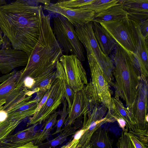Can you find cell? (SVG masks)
I'll list each match as a JSON object with an SVG mask.
<instances>
[{"label":"cell","instance_id":"obj_23","mask_svg":"<svg viewBox=\"0 0 148 148\" xmlns=\"http://www.w3.org/2000/svg\"><path fill=\"white\" fill-rule=\"evenodd\" d=\"M18 73L14 74L0 84V100L4 99L15 88Z\"/></svg>","mask_w":148,"mask_h":148},{"label":"cell","instance_id":"obj_25","mask_svg":"<svg viewBox=\"0 0 148 148\" xmlns=\"http://www.w3.org/2000/svg\"><path fill=\"white\" fill-rule=\"evenodd\" d=\"M75 130L71 125H66L62 129L60 135L49 143L51 146L55 147L62 143L66 139L67 137L75 133Z\"/></svg>","mask_w":148,"mask_h":148},{"label":"cell","instance_id":"obj_20","mask_svg":"<svg viewBox=\"0 0 148 148\" xmlns=\"http://www.w3.org/2000/svg\"><path fill=\"white\" fill-rule=\"evenodd\" d=\"M113 141L109 136L106 130L101 126L94 133L90 140L92 148H113Z\"/></svg>","mask_w":148,"mask_h":148},{"label":"cell","instance_id":"obj_15","mask_svg":"<svg viewBox=\"0 0 148 148\" xmlns=\"http://www.w3.org/2000/svg\"><path fill=\"white\" fill-rule=\"evenodd\" d=\"M130 21L133 29L136 42V52L135 54L136 58L141 75L147 78L148 40H146L142 34L138 23L130 20Z\"/></svg>","mask_w":148,"mask_h":148},{"label":"cell","instance_id":"obj_11","mask_svg":"<svg viewBox=\"0 0 148 148\" xmlns=\"http://www.w3.org/2000/svg\"><path fill=\"white\" fill-rule=\"evenodd\" d=\"M85 7V6H84ZM84 7L76 8H67L50 3L44 5L43 9L50 13L60 14L67 19L74 27L92 22L95 13Z\"/></svg>","mask_w":148,"mask_h":148},{"label":"cell","instance_id":"obj_1","mask_svg":"<svg viewBox=\"0 0 148 148\" xmlns=\"http://www.w3.org/2000/svg\"><path fill=\"white\" fill-rule=\"evenodd\" d=\"M39 0H17L0 7V29L12 47L28 58L40 34L43 6Z\"/></svg>","mask_w":148,"mask_h":148},{"label":"cell","instance_id":"obj_24","mask_svg":"<svg viewBox=\"0 0 148 148\" xmlns=\"http://www.w3.org/2000/svg\"><path fill=\"white\" fill-rule=\"evenodd\" d=\"M94 0H59L54 4L57 6L67 8H82L91 4Z\"/></svg>","mask_w":148,"mask_h":148},{"label":"cell","instance_id":"obj_3","mask_svg":"<svg viewBox=\"0 0 148 148\" xmlns=\"http://www.w3.org/2000/svg\"><path fill=\"white\" fill-rule=\"evenodd\" d=\"M135 54L117 44L114 57V97L123 99L128 109L132 104L141 78Z\"/></svg>","mask_w":148,"mask_h":148},{"label":"cell","instance_id":"obj_7","mask_svg":"<svg viewBox=\"0 0 148 148\" xmlns=\"http://www.w3.org/2000/svg\"><path fill=\"white\" fill-rule=\"evenodd\" d=\"M56 76L64 81L75 92L88 84L81 62L73 55H62L56 65Z\"/></svg>","mask_w":148,"mask_h":148},{"label":"cell","instance_id":"obj_21","mask_svg":"<svg viewBox=\"0 0 148 148\" xmlns=\"http://www.w3.org/2000/svg\"><path fill=\"white\" fill-rule=\"evenodd\" d=\"M59 113L58 112L56 111L45 121V127L43 130L41 132L38 133L37 139L35 141V145L41 143L48 137L53 127L57 122V119Z\"/></svg>","mask_w":148,"mask_h":148},{"label":"cell","instance_id":"obj_29","mask_svg":"<svg viewBox=\"0 0 148 148\" xmlns=\"http://www.w3.org/2000/svg\"><path fill=\"white\" fill-rule=\"evenodd\" d=\"M135 136L146 147L148 146V130H140L135 129L133 132H129Z\"/></svg>","mask_w":148,"mask_h":148},{"label":"cell","instance_id":"obj_2","mask_svg":"<svg viewBox=\"0 0 148 148\" xmlns=\"http://www.w3.org/2000/svg\"><path fill=\"white\" fill-rule=\"evenodd\" d=\"M50 17V14L45 15L42 11L39 37L20 76V81L27 77L34 80L53 72L63 55L51 26Z\"/></svg>","mask_w":148,"mask_h":148},{"label":"cell","instance_id":"obj_6","mask_svg":"<svg viewBox=\"0 0 148 148\" xmlns=\"http://www.w3.org/2000/svg\"><path fill=\"white\" fill-rule=\"evenodd\" d=\"M87 56L91 81L85 86L86 91L92 102L102 104L109 110L112 106L110 86L95 58L91 54Z\"/></svg>","mask_w":148,"mask_h":148},{"label":"cell","instance_id":"obj_32","mask_svg":"<svg viewBox=\"0 0 148 148\" xmlns=\"http://www.w3.org/2000/svg\"><path fill=\"white\" fill-rule=\"evenodd\" d=\"M23 83L25 86L30 89V91L32 92V90L34 84V79L31 77H27L24 79Z\"/></svg>","mask_w":148,"mask_h":148},{"label":"cell","instance_id":"obj_38","mask_svg":"<svg viewBox=\"0 0 148 148\" xmlns=\"http://www.w3.org/2000/svg\"><path fill=\"white\" fill-rule=\"evenodd\" d=\"M7 3L5 0H0V7Z\"/></svg>","mask_w":148,"mask_h":148},{"label":"cell","instance_id":"obj_33","mask_svg":"<svg viewBox=\"0 0 148 148\" xmlns=\"http://www.w3.org/2000/svg\"><path fill=\"white\" fill-rule=\"evenodd\" d=\"M80 138V136L79 135L75 134L72 140L69 142L66 145L63 146L60 148H70L76 142L79 141Z\"/></svg>","mask_w":148,"mask_h":148},{"label":"cell","instance_id":"obj_22","mask_svg":"<svg viewBox=\"0 0 148 148\" xmlns=\"http://www.w3.org/2000/svg\"><path fill=\"white\" fill-rule=\"evenodd\" d=\"M118 0H94L90 4L85 7L86 8L93 11L95 14L102 12L108 8L119 4Z\"/></svg>","mask_w":148,"mask_h":148},{"label":"cell","instance_id":"obj_36","mask_svg":"<svg viewBox=\"0 0 148 148\" xmlns=\"http://www.w3.org/2000/svg\"><path fill=\"white\" fill-rule=\"evenodd\" d=\"M7 116V114L5 112L3 111H0V121L4 120Z\"/></svg>","mask_w":148,"mask_h":148},{"label":"cell","instance_id":"obj_26","mask_svg":"<svg viewBox=\"0 0 148 148\" xmlns=\"http://www.w3.org/2000/svg\"><path fill=\"white\" fill-rule=\"evenodd\" d=\"M117 148H135L129 135L128 132L122 131L121 137L116 144Z\"/></svg>","mask_w":148,"mask_h":148},{"label":"cell","instance_id":"obj_19","mask_svg":"<svg viewBox=\"0 0 148 148\" xmlns=\"http://www.w3.org/2000/svg\"><path fill=\"white\" fill-rule=\"evenodd\" d=\"M118 4L127 14L148 13V0H119Z\"/></svg>","mask_w":148,"mask_h":148},{"label":"cell","instance_id":"obj_35","mask_svg":"<svg viewBox=\"0 0 148 148\" xmlns=\"http://www.w3.org/2000/svg\"><path fill=\"white\" fill-rule=\"evenodd\" d=\"M14 73L13 72H12L10 73H9L7 75H5V76H2V77H0V83L3 82L7 79H8L10 76L13 75Z\"/></svg>","mask_w":148,"mask_h":148},{"label":"cell","instance_id":"obj_18","mask_svg":"<svg viewBox=\"0 0 148 148\" xmlns=\"http://www.w3.org/2000/svg\"><path fill=\"white\" fill-rule=\"evenodd\" d=\"M127 17V13L121 5L118 4L95 14L92 21L99 23L119 21Z\"/></svg>","mask_w":148,"mask_h":148},{"label":"cell","instance_id":"obj_13","mask_svg":"<svg viewBox=\"0 0 148 148\" xmlns=\"http://www.w3.org/2000/svg\"><path fill=\"white\" fill-rule=\"evenodd\" d=\"M84 121L82 128L85 130L80 138L76 148H79L90 142L91 137L95 132L104 124L107 123L105 116L99 108L94 107L87 114L84 116Z\"/></svg>","mask_w":148,"mask_h":148},{"label":"cell","instance_id":"obj_16","mask_svg":"<svg viewBox=\"0 0 148 148\" xmlns=\"http://www.w3.org/2000/svg\"><path fill=\"white\" fill-rule=\"evenodd\" d=\"M112 106L108 110L105 116L107 122H114L116 118H121L125 122L129 132H133L135 129V123L128 109L125 108L119 98L112 97Z\"/></svg>","mask_w":148,"mask_h":148},{"label":"cell","instance_id":"obj_40","mask_svg":"<svg viewBox=\"0 0 148 148\" xmlns=\"http://www.w3.org/2000/svg\"><path fill=\"white\" fill-rule=\"evenodd\" d=\"M79 141L76 142L70 148H76L77 145Z\"/></svg>","mask_w":148,"mask_h":148},{"label":"cell","instance_id":"obj_14","mask_svg":"<svg viewBox=\"0 0 148 148\" xmlns=\"http://www.w3.org/2000/svg\"><path fill=\"white\" fill-rule=\"evenodd\" d=\"M95 104L90 100L85 86L81 90L75 92L71 108L64 124V126H71L77 119L87 114Z\"/></svg>","mask_w":148,"mask_h":148},{"label":"cell","instance_id":"obj_17","mask_svg":"<svg viewBox=\"0 0 148 148\" xmlns=\"http://www.w3.org/2000/svg\"><path fill=\"white\" fill-rule=\"evenodd\" d=\"M92 25L94 36L99 47L104 54L108 56L118 44L99 23L92 21Z\"/></svg>","mask_w":148,"mask_h":148},{"label":"cell","instance_id":"obj_10","mask_svg":"<svg viewBox=\"0 0 148 148\" xmlns=\"http://www.w3.org/2000/svg\"><path fill=\"white\" fill-rule=\"evenodd\" d=\"M51 87L50 92L45 103L38 112L30 119L29 125L40 124L45 121L63 103L64 90L62 80L56 77Z\"/></svg>","mask_w":148,"mask_h":148},{"label":"cell","instance_id":"obj_27","mask_svg":"<svg viewBox=\"0 0 148 148\" xmlns=\"http://www.w3.org/2000/svg\"><path fill=\"white\" fill-rule=\"evenodd\" d=\"M63 103V106L61 113L60 117L57 121L56 130L52 135L56 134L61 131V127L64 124L66 117L68 114L67 103L66 99L64 100Z\"/></svg>","mask_w":148,"mask_h":148},{"label":"cell","instance_id":"obj_34","mask_svg":"<svg viewBox=\"0 0 148 148\" xmlns=\"http://www.w3.org/2000/svg\"><path fill=\"white\" fill-rule=\"evenodd\" d=\"M115 121L118 122L120 127L122 128L123 131L128 132V127L125 121L123 119L121 118H116Z\"/></svg>","mask_w":148,"mask_h":148},{"label":"cell","instance_id":"obj_37","mask_svg":"<svg viewBox=\"0 0 148 148\" xmlns=\"http://www.w3.org/2000/svg\"><path fill=\"white\" fill-rule=\"evenodd\" d=\"M79 148H92L90 142L87 145H84Z\"/></svg>","mask_w":148,"mask_h":148},{"label":"cell","instance_id":"obj_28","mask_svg":"<svg viewBox=\"0 0 148 148\" xmlns=\"http://www.w3.org/2000/svg\"><path fill=\"white\" fill-rule=\"evenodd\" d=\"M62 80L64 90V97L68 103V109L69 112L71 108L74 99L75 92L64 81Z\"/></svg>","mask_w":148,"mask_h":148},{"label":"cell","instance_id":"obj_30","mask_svg":"<svg viewBox=\"0 0 148 148\" xmlns=\"http://www.w3.org/2000/svg\"><path fill=\"white\" fill-rule=\"evenodd\" d=\"M138 23L142 34L145 39L148 40V19Z\"/></svg>","mask_w":148,"mask_h":148},{"label":"cell","instance_id":"obj_8","mask_svg":"<svg viewBox=\"0 0 148 148\" xmlns=\"http://www.w3.org/2000/svg\"><path fill=\"white\" fill-rule=\"evenodd\" d=\"M147 78L141 75L138 86L129 112L134 119L135 129L148 130Z\"/></svg>","mask_w":148,"mask_h":148},{"label":"cell","instance_id":"obj_4","mask_svg":"<svg viewBox=\"0 0 148 148\" xmlns=\"http://www.w3.org/2000/svg\"><path fill=\"white\" fill-rule=\"evenodd\" d=\"M92 23L91 22L75 27L77 35L85 47L87 55L92 54L96 59L110 87H114V65L112 60L104 54L99 47L94 36Z\"/></svg>","mask_w":148,"mask_h":148},{"label":"cell","instance_id":"obj_9","mask_svg":"<svg viewBox=\"0 0 148 148\" xmlns=\"http://www.w3.org/2000/svg\"><path fill=\"white\" fill-rule=\"evenodd\" d=\"M100 24L118 44L135 54L136 44L133 30L127 17L117 21Z\"/></svg>","mask_w":148,"mask_h":148},{"label":"cell","instance_id":"obj_31","mask_svg":"<svg viewBox=\"0 0 148 148\" xmlns=\"http://www.w3.org/2000/svg\"><path fill=\"white\" fill-rule=\"evenodd\" d=\"M130 138L135 148H148L132 134L129 133Z\"/></svg>","mask_w":148,"mask_h":148},{"label":"cell","instance_id":"obj_39","mask_svg":"<svg viewBox=\"0 0 148 148\" xmlns=\"http://www.w3.org/2000/svg\"><path fill=\"white\" fill-rule=\"evenodd\" d=\"M3 40V36H2V32L0 29V42Z\"/></svg>","mask_w":148,"mask_h":148},{"label":"cell","instance_id":"obj_5","mask_svg":"<svg viewBox=\"0 0 148 148\" xmlns=\"http://www.w3.org/2000/svg\"><path fill=\"white\" fill-rule=\"evenodd\" d=\"M52 30L63 51L76 56L79 60L85 61L83 46L77 35L75 28L66 18L60 14L54 16Z\"/></svg>","mask_w":148,"mask_h":148},{"label":"cell","instance_id":"obj_12","mask_svg":"<svg viewBox=\"0 0 148 148\" xmlns=\"http://www.w3.org/2000/svg\"><path fill=\"white\" fill-rule=\"evenodd\" d=\"M3 40L0 48V71L5 73L16 67L26 66L28 60L27 54L8 46L4 37Z\"/></svg>","mask_w":148,"mask_h":148}]
</instances>
